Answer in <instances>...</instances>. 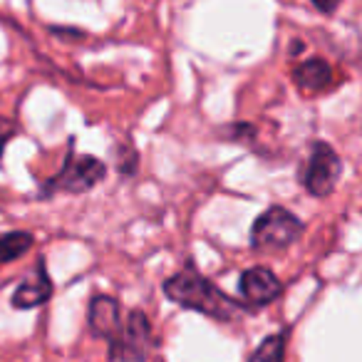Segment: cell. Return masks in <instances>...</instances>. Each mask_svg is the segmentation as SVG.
<instances>
[{
  "label": "cell",
  "instance_id": "ba28073f",
  "mask_svg": "<svg viewBox=\"0 0 362 362\" xmlns=\"http://www.w3.org/2000/svg\"><path fill=\"white\" fill-rule=\"evenodd\" d=\"M122 325V310L119 303L112 296H95L90 303V330L97 337H107L110 340Z\"/></svg>",
  "mask_w": 362,
  "mask_h": 362
},
{
  "label": "cell",
  "instance_id": "277c9868",
  "mask_svg": "<svg viewBox=\"0 0 362 362\" xmlns=\"http://www.w3.org/2000/svg\"><path fill=\"white\" fill-rule=\"evenodd\" d=\"M151 350L149 317L139 310H132L127 320L110 337V362H146Z\"/></svg>",
  "mask_w": 362,
  "mask_h": 362
},
{
  "label": "cell",
  "instance_id": "3957f363",
  "mask_svg": "<svg viewBox=\"0 0 362 362\" xmlns=\"http://www.w3.org/2000/svg\"><path fill=\"white\" fill-rule=\"evenodd\" d=\"M105 161L95 159L90 154L82 156H67L62 169L42 187V199H50L52 194H85L95 189L105 179Z\"/></svg>",
  "mask_w": 362,
  "mask_h": 362
},
{
  "label": "cell",
  "instance_id": "7a4b0ae2",
  "mask_svg": "<svg viewBox=\"0 0 362 362\" xmlns=\"http://www.w3.org/2000/svg\"><path fill=\"white\" fill-rule=\"evenodd\" d=\"M303 221L298 216H293L288 209L283 206H271L268 211H263L256 218L251 228V246L256 251L273 253V251H286L288 246L300 238L303 233Z\"/></svg>",
  "mask_w": 362,
  "mask_h": 362
},
{
  "label": "cell",
  "instance_id": "6da1fadb",
  "mask_svg": "<svg viewBox=\"0 0 362 362\" xmlns=\"http://www.w3.org/2000/svg\"><path fill=\"white\" fill-rule=\"evenodd\" d=\"M164 293L176 305L187 308V310L204 313V315L216 317V320L228 322V320H238L243 315L241 303L228 298L211 281H206V278L194 271H179L169 281H164Z\"/></svg>",
  "mask_w": 362,
  "mask_h": 362
},
{
  "label": "cell",
  "instance_id": "7c38bea8",
  "mask_svg": "<svg viewBox=\"0 0 362 362\" xmlns=\"http://www.w3.org/2000/svg\"><path fill=\"white\" fill-rule=\"evenodd\" d=\"M18 132V124L13 119H8V117L0 115V156H3V151H6V144L16 136Z\"/></svg>",
  "mask_w": 362,
  "mask_h": 362
},
{
  "label": "cell",
  "instance_id": "8992f818",
  "mask_svg": "<svg viewBox=\"0 0 362 362\" xmlns=\"http://www.w3.org/2000/svg\"><path fill=\"white\" fill-rule=\"evenodd\" d=\"M238 291H241L243 300L253 308H261L273 303L278 296H281L283 286L278 281V276L273 271L263 266H253L248 271H243L241 281H238Z\"/></svg>",
  "mask_w": 362,
  "mask_h": 362
},
{
  "label": "cell",
  "instance_id": "9c48e42d",
  "mask_svg": "<svg viewBox=\"0 0 362 362\" xmlns=\"http://www.w3.org/2000/svg\"><path fill=\"white\" fill-rule=\"evenodd\" d=\"M293 80H296L298 90L303 92H320L332 82V67L322 57H310V60L300 62L293 70Z\"/></svg>",
  "mask_w": 362,
  "mask_h": 362
},
{
  "label": "cell",
  "instance_id": "4fadbf2b",
  "mask_svg": "<svg viewBox=\"0 0 362 362\" xmlns=\"http://www.w3.org/2000/svg\"><path fill=\"white\" fill-rule=\"evenodd\" d=\"M310 3L320 13H325V16H332L337 11V6H340V0H310Z\"/></svg>",
  "mask_w": 362,
  "mask_h": 362
},
{
  "label": "cell",
  "instance_id": "8fae6325",
  "mask_svg": "<svg viewBox=\"0 0 362 362\" xmlns=\"http://www.w3.org/2000/svg\"><path fill=\"white\" fill-rule=\"evenodd\" d=\"M251 362H286V337L271 335L258 345L251 355Z\"/></svg>",
  "mask_w": 362,
  "mask_h": 362
},
{
  "label": "cell",
  "instance_id": "52a82bcc",
  "mask_svg": "<svg viewBox=\"0 0 362 362\" xmlns=\"http://www.w3.org/2000/svg\"><path fill=\"white\" fill-rule=\"evenodd\" d=\"M52 298V281L45 271V263H37L35 271L16 288L13 293V305L18 310H30V308H37L42 303H47Z\"/></svg>",
  "mask_w": 362,
  "mask_h": 362
},
{
  "label": "cell",
  "instance_id": "30bf717a",
  "mask_svg": "<svg viewBox=\"0 0 362 362\" xmlns=\"http://www.w3.org/2000/svg\"><path fill=\"white\" fill-rule=\"evenodd\" d=\"M33 246H35V238H33V233H28V231L0 233V266L23 258Z\"/></svg>",
  "mask_w": 362,
  "mask_h": 362
},
{
  "label": "cell",
  "instance_id": "5b68a950",
  "mask_svg": "<svg viewBox=\"0 0 362 362\" xmlns=\"http://www.w3.org/2000/svg\"><path fill=\"white\" fill-rule=\"evenodd\" d=\"M342 176V159L337 156V151L325 141L313 144V151L308 156V164L303 169V187L308 189L310 197H330L335 192L337 181Z\"/></svg>",
  "mask_w": 362,
  "mask_h": 362
}]
</instances>
